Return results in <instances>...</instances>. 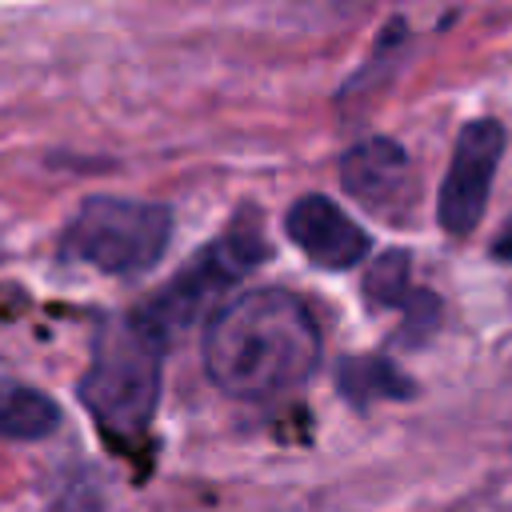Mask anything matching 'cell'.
<instances>
[{
	"instance_id": "2",
	"label": "cell",
	"mask_w": 512,
	"mask_h": 512,
	"mask_svg": "<svg viewBox=\"0 0 512 512\" xmlns=\"http://www.w3.org/2000/svg\"><path fill=\"white\" fill-rule=\"evenodd\" d=\"M168 336L136 308L112 316L92 348V364L80 376V404L96 420V428L132 448L148 436L156 400H160V364Z\"/></svg>"
},
{
	"instance_id": "1",
	"label": "cell",
	"mask_w": 512,
	"mask_h": 512,
	"mask_svg": "<svg viewBox=\"0 0 512 512\" xmlns=\"http://www.w3.org/2000/svg\"><path fill=\"white\" fill-rule=\"evenodd\" d=\"M320 328L308 304L284 288H252L228 300L204 332V368L236 400H272L312 376Z\"/></svg>"
},
{
	"instance_id": "7",
	"label": "cell",
	"mask_w": 512,
	"mask_h": 512,
	"mask_svg": "<svg viewBox=\"0 0 512 512\" xmlns=\"http://www.w3.org/2000/svg\"><path fill=\"white\" fill-rule=\"evenodd\" d=\"M284 232L320 268H352L368 256L364 228L328 196H300L284 216Z\"/></svg>"
},
{
	"instance_id": "8",
	"label": "cell",
	"mask_w": 512,
	"mask_h": 512,
	"mask_svg": "<svg viewBox=\"0 0 512 512\" xmlns=\"http://www.w3.org/2000/svg\"><path fill=\"white\" fill-rule=\"evenodd\" d=\"M56 404L0 360V440H36L56 428Z\"/></svg>"
},
{
	"instance_id": "3",
	"label": "cell",
	"mask_w": 512,
	"mask_h": 512,
	"mask_svg": "<svg viewBox=\"0 0 512 512\" xmlns=\"http://www.w3.org/2000/svg\"><path fill=\"white\" fill-rule=\"evenodd\" d=\"M172 240V212L156 200L92 196L68 220L60 248L68 260L108 276H136L152 268Z\"/></svg>"
},
{
	"instance_id": "4",
	"label": "cell",
	"mask_w": 512,
	"mask_h": 512,
	"mask_svg": "<svg viewBox=\"0 0 512 512\" xmlns=\"http://www.w3.org/2000/svg\"><path fill=\"white\" fill-rule=\"evenodd\" d=\"M260 260H264V244L248 228H236L224 240H216L212 248L196 252V260L172 284H164V292L152 304H144L140 312L164 336H172V328H180V324H188V320L200 316V308L208 304V296H216L224 284H232L236 276H244Z\"/></svg>"
},
{
	"instance_id": "5",
	"label": "cell",
	"mask_w": 512,
	"mask_h": 512,
	"mask_svg": "<svg viewBox=\"0 0 512 512\" xmlns=\"http://www.w3.org/2000/svg\"><path fill=\"white\" fill-rule=\"evenodd\" d=\"M500 152H504V124L500 120L480 116V120L460 128L456 148H452V164L444 172L440 200H436V220L448 236H468L480 224Z\"/></svg>"
},
{
	"instance_id": "9",
	"label": "cell",
	"mask_w": 512,
	"mask_h": 512,
	"mask_svg": "<svg viewBox=\"0 0 512 512\" xmlns=\"http://www.w3.org/2000/svg\"><path fill=\"white\" fill-rule=\"evenodd\" d=\"M340 388L356 404H376L384 396H404L408 392V380L384 356H348L340 364Z\"/></svg>"
},
{
	"instance_id": "10",
	"label": "cell",
	"mask_w": 512,
	"mask_h": 512,
	"mask_svg": "<svg viewBox=\"0 0 512 512\" xmlns=\"http://www.w3.org/2000/svg\"><path fill=\"white\" fill-rule=\"evenodd\" d=\"M496 252H500L504 260H512V224L504 228V236H500V244H496Z\"/></svg>"
},
{
	"instance_id": "6",
	"label": "cell",
	"mask_w": 512,
	"mask_h": 512,
	"mask_svg": "<svg viewBox=\"0 0 512 512\" xmlns=\"http://www.w3.org/2000/svg\"><path fill=\"white\" fill-rule=\"evenodd\" d=\"M344 192L376 216H408L416 204V172L408 152L388 136H368L340 156Z\"/></svg>"
}]
</instances>
